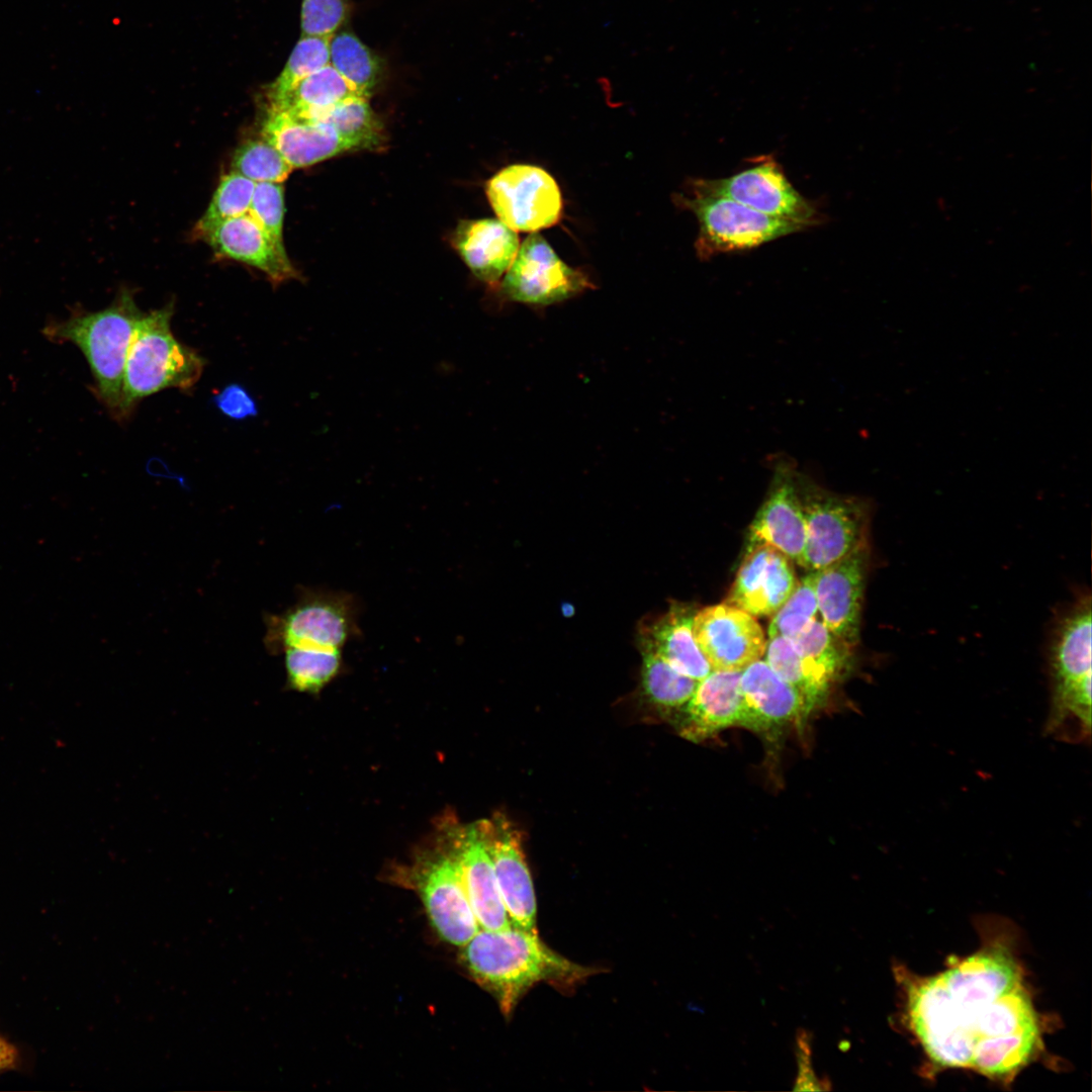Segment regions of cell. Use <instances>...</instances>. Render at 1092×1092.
<instances>
[{
	"label": "cell",
	"mask_w": 1092,
	"mask_h": 1092,
	"mask_svg": "<svg viewBox=\"0 0 1092 1092\" xmlns=\"http://www.w3.org/2000/svg\"><path fill=\"white\" fill-rule=\"evenodd\" d=\"M17 1061V1051L0 1034V1073L13 1068Z\"/></svg>",
	"instance_id": "40"
},
{
	"label": "cell",
	"mask_w": 1092,
	"mask_h": 1092,
	"mask_svg": "<svg viewBox=\"0 0 1092 1092\" xmlns=\"http://www.w3.org/2000/svg\"><path fill=\"white\" fill-rule=\"evenodd\" d=\"M453 245L475 277L495 284L514 261L519 238L499 219L463 220L454 233Z\"/></svg>",
	"instance_id": "23"
},
{
	"label": "cell",
	"mask_w": 1092,
	"mask_h": 1092,
	"mask_svg": "<svg viewBox=\"0 0 1092 1092\" xmlns=\"http://www.w3.org/2000/svg\"><path fill=\"white\" fill-rule=\"evenodd\" d=\"M330 65L361 95L369 98L380 78L378 59L356 35L343 31L330 39Z\"/></svg>",
	"instance_id": "29"
},
{
	"label": "cell",
	"mask_w": 1092,
	"mask_h": 1092,
	"mask_svg": "<svg viewBox=\"0 0 1092 1092\" xmlns=\"http://www.w3.org/2000/svg\"><path fill=\"white\" fill-rule=\"evenodd\" d=\"M505 274L503 293L530 304L556 303L592 287L587 277L566 265L536 232L523 242Z\"/></svg>",
	"instance_id": "12"
},
{
	"label": "cell",
	"mask_w": 1092,
	"mask_h": 1092,
	"mask_svg": "<svg viewBox=\"0 0 1092 1092\" xmlns=\"http://www.w3.org/2000/svg\"><path fill=\"white\" fill-rule=\"evenodd\" d=\"M641 651L643 696L657 713L674 719L692 698L699 680L674 669L651 648L641 645Z\"/></svg>",
	"instance_id": "26"
},
{
	"label": "cell",
	"mask_w": 1092,
	"mask_h": 1092,
	"mask_svg": "<svg viewBox=\"0 0 1092 1092\" xmlns=\"http://www.w3.org/2000/svg\"><path fill=\"white\" fill-rule=\"evenodd\" d=\"M283 192L281 183H256L248 213L264 230L276 248L286 254L283 242Z\"/></svg>",
	"instance_id": "35"
},
{
	"label": "cell",
	"mask_w": 1092,
	"mask_h": 1092,
	"mask_svg": "<svg viewBox=\"0 0 1092 1092\" xmlns=\"http://www.w3.org/2000/svg\"><path fill=\"white\" fill-rule=\"evenodd\" d=\"M347 0H303V35L332 36L346 17Z\"/></svg>",
	"instance_id": "37"
},
{
	"label": "cell",
	"mask_w": 1092,
	"mask_h": 1092,
	"mask_svg": "<svg viewBox=\"0 0 1092 1092\" xmlns=\"http://www.w3.org/2000/svg\"><path fill=\"white\" fill-rule=\"evenodd\" d=\"M174 303L143 313L131 337L122 382V421L139 402L169 388L188 391L200 379L205 360L171 330Z\"/></svg>",
	"instance_id": "5"
},
{
	"label": "cell",
	"mask_w": 1092,
	"mask_h": 1092,
	"mask_svg": "<svg viewBox=\"0 0 1092 1092\" xmlns=\"http://www.w3.org/2000/svg\"><path fill=\"white\" fill-rule=\"evenodd\" d=\"M220 413L233 420H245L258 415V406L252 395L240 384L225 386L213 398Z\"/></svg>",
	"instance_id": "38"
},
{
	"label": "cell",
	"mask_w": 1092,
	"mask_h": 1092,
	"mask_svg": "<svg viewBox=\"0 0 1092 1092\" xmlns=\"http://www.w3.org/2000/svg\"><path fill=\"white\" fill-rule=\"evenodd\" d=\"M292 170L279 151L262 136L240 145L232 160V171L255 183H282Z\"/></svg>",
	"instance_id": "34"
},
{
	"label": "cell",
	"mask_w": 1092,
	"mask_h": 1092,
	"mask_svg": "<svg viewBox=\"0 0 1092 1092\" xmlns=\"http://www.w3.org/2000/svg\"><path fill=\"white\" fill-rule=\"evenodd\" d=\"M331 124L357 150H379L384 145V129L373 112L369 98L356 96L347 99L313 119Z\"/></svg>",
	"instance_id": "28"
},
{
	"label": "cell",
	"mask_w": 1092,
	"mask_h": 1092,
	"mask_svg": "<svg viewBox=\"0 0 1092 1092\" xmlns=\"http://www.w3.org/2000/svg\"><path fill=\"white\" fill-rule=\"evenodd\" d=\"M332 36L303 35L269 90L270 104L282 101L305 77L330 64Z\"/></svg>",
	"instance_id": "31"
},
{
	"label": "cell",
	"mask_w": 1092,
	"mask_h": 1092,
	"mask_svg": "<svg viewBox=\"0 0 1092 1092\" xmlns=\"http://www.w3.org/2000/svg\"><path fill=\"white\" fill-rule=\"evenodd\" d=\"M361 605L346 590L299 586L296 600L280 614H265L264 644L271 654L288 648L342 650L362 637Z\"/></svg>",
	"instance_id": "6"
},
{
	"label": "cell",
	"mask_w": 1092,
	"mask_h": 1092,
	"mask_svg": "<svg viewBox=\"0 0 1092 1092\" xmlns=\"http://www.w3.org/2000/svg\"><path fill=\"white\" fill-rule=\"evenodd\" d=\"M696 611L688 606H672L669 611L641 631V645H645L665 659L674 669L701 680L712 668L693 635V618Z\"/></svg>",
	"instance_id": "24"
},
{
	"label": "cell",
	"mask_w": 1092,
	"mask_h": 1092,
	"mask_svg": "<svg viewBox=\"0 0 1092 1092\" xmlns=\"http://www.w3.org/2000/svg\"><path fill=\"white\" fill-rule=\"evenodd\" d=\"M440 841L438 846L420 853L410 877L439 935L451 944L463 946L480 926L458 861L443 835Z\"/></svg>",
	"instance_id": "9"
},
{
	"label": "cell",
	"mask_w": 1092,
	"mask_h": 1092,
	"mask_svg": "<svg viewBox=\"0 0 1092 1092\" xmlns=\"http://www.w3.org/2000/svg\"><path fill=\"white\" fill-rule=\"evenodd\" d=\"M687 187L709 195L723 196L769 216L817 225L822 217L802 196L771 157L760 160L734 175L718 179L689 180Z\"/></svg>",
	"instance_id": "10"
},
{
	"label": "cell",
	"mask_w": 1092,
	"mask_h": 1092,
	"mask_svg": "<svg viewBox=\"0 0 1092 1092\" xmlns=\"http://www.w3.org/2000/svg\"><path fill=\"white\" fill-rule=\"evenodd\" d=\"M462 947V961L470 976L494 996L506 1015L540 982L569 986L592 974L588 968L549 948L536 930L512 925L500 930L480 929Z\"/></svg>",
	"instance_id": "2"
},
{
	"label": "cell",
	"mask_w": 1092,
	"mask_h": 1092,
	"mask_svg": "<svg viewBox=\"0 0 1092 1092\" xmlns=\"http://www.w3.org/2000/svg\"><path fill=\"white\" fill-rule=\"evenodd\" d=\"M356 96L361 95L329 64L305 77L282 101L270 104V107L313 120Z\"/></svg>",
	"instance_id": "27"
},
{
	"label": "cell",
	"mask_w": 1092,
	"mask_h": 1092,
	"mask_svg": "<svg viewBox=\"0 0 1092 1092\" xmlns=\"http://www.w3.org/2000/svg\"><path fill=\"white\" fill-rule=\"evenodd\" d=\"M480 824L511 925L535 930L536 897L519 831L503 815L480 820Z\"/></svg>",
	"instance_id": "16"
},
{
	"label": "cell",
	"mask_w": 1092,
	"mask_h": 1092,
	"mask_svg": "<svg viewBox=\"0 0 1092 1092\" xmlns=\"http://www.w3.org/2000/svg\"><path fill=\"white\" fill-rule=\"evenodd\" d=\"M692 629L715 670H742L765 651L766 639L755 617L725 603L696 611Z\"/></svg>",
	"instance_id": "14"
},
{
	"label": "cell",
	"mask_w": 1092,
	"mask_h": 1092,
	"mask_svg": "<svg viewBox=\"0 0 1092 1092\" xmlns=\"http://www.w3.org/2000/svg\"><path fill=\"white\" fill-rule=\"evenodd\" d=\"M673 202L692 211L698 219L695 247L701 259L751 250L808 229L803 223L769 216L732 199L704 194L687 186L673 195Z\"/></svg>",
	"instance_id": "7"
},
{
	"label": "cell",
	"mask_w": 1092,
	"mask_h": 1092,
	"mask_svg": "<svg viewBox=\"0 0 1092 1092\" xmlns=\"http://www.w3.org/2000/svg\"><path fill=\"white\" fill-rule=\"evenodd\" d=\"M793 564L786 555L769 546L745 551L724 603L755 618L771 617L798 582Z\"/></svg>",
	"instance_id": "18"
},
{
	"label": "cell",
	"mask_w": 1092,
	"mask_h": 1092,
	"mask_svg": "<svg viewBox=\"0 0 1092 1092\" xmlns=\"http://www.w3.org/2000/svg\"><path fill=\"white\" fill-rule=\"evenodd\" d=\"M220 257L229 258L262 271L278 285L298 278L287 254L281 253L264 230L249 214L222 221L200 236Z\"/></svg>",
	"instance_id": "22"
},
{
	"label": "cell",
	"mask_w": 1092,
	"mask_h": 1092,
	"mask_svg": "<svg viewBox=\"0 0 1092 1092\" xmlns=\"http://www.w3.org/2000/svg\"><path fill=\"white\" fill-rule=\"evenodd\" d=\"M868 562L867 545L816 570L818 614L825 627L849 648L858 642Z\"/></svg>",
	"instance_id": "15"
},
{
	"label": "cell",
	"mask_w": 1092,
	"mask_h": 1092,
	"mask_svg": "<svg viewBox=\"0 0 1092 1092\" xmlns=\"http://www.w3.org/2000/svg\"><path fill=\"white\" fill-rule=\"evenodd\" d=\"M261 136L271 143L295 168H303L339 154L358 151L329 123L309 120L269 107Z\"/></svg>",
	"instance_id": "21"
},
{
	"label": "cell",
	"mask_w": 1092,
	"mask_h": 1092,
	"mask_svg": "<svg viewBox=\"0 0 1092 1092\" xmlns=\"http://www.w3.org/2000/svg\"><path fill=\"white\" fill-rule=\"evenodd\" d=\"M283 653L287 684L298 692L318 693L344 666L342 650L288 648Z\"/></svg>",
	"instance_id": "30"
},
{
	"label": "cell",
	"mask_w": 1092,
	"mask_h": 1092,
	"mask_svg": "<svg viewBox=\"0 0 1092 1092\" xmlns=\"http://www.w3.org/2000/svg\"><path fill=\"white\" fill-rule=\"evenodd\" d=\"M763 656L770 668L799 692L811 712L814 706L810 687L793 642L785 637L768 638Z\"/></svg>",
	"instance_id": "36"
},
{
	"label": "cell",
	"mask_w": 1092,
	"mask_h": 1092,
	"mask_svg": "<svg viewBox=\"0 0 1092 1092\" xmlns=\"http://www.w3.org/2000/svg\"><path fill=\"white\" fill-rule=\"evenodd\" d=\"M790 640L798 652L816 708L825 701L848 664L851 648L838 640L819 619Z\"/></svg>",
	"instance_id": "25"
},
{
	"label": "cell",
	"mask_w": 1092,
	"mask_h": 1092,
	"mask_svg": "<svg viewBox=\"0 0 1092 1092\" xmlns=\"http://www.w3.org/2000/svg\"><path fill=\"white\" fill-rule=\"evenodd\" d=\"M442 833L458 861L466 894L480 929L500 930L510 927L480 821L465 826L444 823Z\"/></svg>",
	"instance_id": "17"
},
{
	"label": "cell",
	"mask_w": 1092,
	"mask_h": 1092,
	"mask_svg": "<svg viewBox=\"0 0 1092 1092\" xmlns=\"http://www.w3.org/2000/svg\"><path fill=\"white\" fill-rule=\"evenodd\" d=\"M1091 596L1081 592L1054 623L1048 653L1051 690L1045 734L1070 744L1091 738Z\"/></svg>",
	"instance_id": "3"
},
{
	"label": "cell",
	"mask_w": 1092,
	"mask_h": 1092,
	"mask_svg": "<svg viewBox=\"0 0 1092 1092\" xmlns=\"http://www.w3.org/2000/svg\"><path fill=\"white\" fill-rule=\"evenodd\" d=\"M486 195L498 219L515 232L535 233L555 224L562 199L553 177L542 168L515 164L486 183Z\"/></svg>",
	"instance_id": "11"
},
{
	"label": "cell",
	"mask_w": 1092,
	"mask_h": 1092,
	"mask_svg": "<svg viewBox=\"0 0 1092 1092\" xmlns=\"http://www.w3.org/2000/svg\"><path fill=\"white\" fill-rule=\"evenodd\" d=\"M256 183L231 171L223 175L194 232L201 236L218 223L248 213Z\"/></svg>",
	"instance_id": "33"
},
{
	"label": "cell",
	"mask_w": 1092,
	"mask_h": 1092,
	"mask_svg": "<svg viewBox=\"0 0 1092 1092\" xmlns=\"http://www.w3.org/2000/svg\"><path fill=\"white\" fill-rule=\"evenodd\" d=\"M817 571H807L780 609L771 616L768 638L793 639L807 628L818 614L816 597Z\"/></svg>",
	"instance_id": "32"
},
{
	"label": "cell",
	"mask_w": 1092,
	"mask_h": 1092,
	"mask_svg": "<svg viewBox=\"0 0 1092 1092\" xmlns=\"http://www.w3.org/2000/svg\"><path fill=\"white\" fill-rule=\"evenodd\" d=\"M743 699L741 727L758 733H774L805 720L809 715L799 692L782 679L760 658L741 670Z\"/></svg>",
	"instance_id": "19"
},
{
	"label": "cell",
	"mask_w": 1092,
	"mask_h": 1092,
	"mask_svg": "<svg viewBox=\"0 0 1092 1092\" xmlns=\"http://www.w3.org/2000/svg\"><path fill=\"white\" fill-rule=\"evenodd\" d=\"M741 670H715L703 679L673 719L680 736L694 742L711 738L720 731L740 726L743 699Z\"/></svg>",
	"instance_id": "20"
},
{
	"label": "cell",
	"mask_w": 1092,
	"mask_h": 1092,
	"mask_svg": "<svg viewBox=\"0 0 1092 1092\" xmlns=\"http://www.w3.org/2000/svg\"><path fill=\"white\" fill-rule=\"evenodd\" d=\"M143 313L132 293L123 290L103 309L80 311L43 330L50 340L70 342L81 350L94 378L95 394L116 421H122L125 360Z\"/></svg>",
	"instance_id": "4"
},
{
	"label": "cell",
	"mask_w": 1092,
	"mask_h": 1092,
	"mask_svg": "<svg viewBox=\"0 0 1092 1092\" xmlns=\"http://www.w3.org/2000/svg\"><path fill=\"white\" fill-rule=\"evenodd\" d=\"M915 1034L937 1064L1003 1078L1033 1056L1035 1010L1019 970L1002 948L975 953L909 993Z\"/></svg>",
	"instance_id": "1"
},
{
	"label": "cell",
	"mask_w": 1092,
	"mask_h": 1092,
	"mask_svg": "<svg viewBox=\"0 0 1092 1092\" xmlns=\"http://www.w3.org/2000/svg\"><path fill=\"white\" fill-rule=\"evenodd\" d=\"M798 470L790 458L774 461L768 492L747 532L748 551L759 546L772 547L801 566L806 524L798 488Z\"/></svg>",
	"instance_id": "13"
},
{
	"label": "cell",
	"mask_w": 1092,
	"mask_h": 1092,
	"mask_svg": "<svg viewBox=\"0 0 1092 1092\" xmlns=\"http://www.w3.org/2000/svg\"><path fill=\"white\" fill-rule=\"evenodd\" d=\"M797 1046L799 1075L794 1090H829L826 1084L830 1083L825 1079L819 1080L812 1070L809 1035L804 1029L797 1035Z\"/></svg>",
	"instance_id": "39"
},
{
	"label": "cell",
	"mask_w": 1092,
	"mask_h": 1092,
	"mask_svg": "<svg viewBox=\"0 0 1092 1092\" xmlns=\"http://www.w3.org/2000/svg\"><path fill=\"white\" fill-rule=\"evenodd\" d=\"M798 488L806 524L803 568L819 570L868 545L864 500L831 492L800 472Z\"/></svg>",
	"instance_id": "8"
}]
</instances>
